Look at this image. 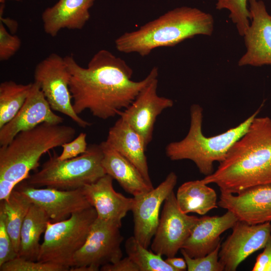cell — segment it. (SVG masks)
Masks as SVG:
<instances>
[{"label": "cell", "instance_id": "cell-9", "mask_svg": "<svg viewBox=\"0 0 271 271\" xmlns=\"http://www.w3.org/2000/svg\"><path fill=\"white\" fill-rule=\"evenodd\" d=\"M34 77L53 110L68 116L81 127L91 125L73 108L70 73L64 57L55 53L49 54L36 66Z\"/></svg>", "mask_w": 271, "mask_h": 271}, {"label": "cell", "instance_id": "cell-37", "mask_svg": "<svg viewBox=\"0 0 271 271\" xmlns=\"http://www.w3.org/2000/svg\"><path fill=\"white\" fill-rule=\"evenodd\" d=\"M0 9V21L3 23H5V26H7L12 33H15L18 28V23L15 20L10 18H4L3 17V12L5 7V3H1Z\"/></svg>", "mask_w": 271, "mask_h": 271}, {"label": "cell", "instance_id": "cell-4", "mask_svg": "<svg viewBox=\"0 0 271 271\" xmlns=\"http://www.w3.org/2000/svg\"><path fill=\"white\" fill-rule=\"evenodd\" d=\"M213 30L214 19L210 14L181 7L124 33L115 40V46L119 52L146 56L156 48L173 47L196 35L211 36Z\"/></svg>", "mask_w": 271, "mask_h": 271}, {"label": "cell", "instance_id": "cell-19", "mask_svg": "<svg viewBox=\"0 0 271 271\" xmlns=\"http://www.w3.org/2000/svg\"><path fill=\"white\" fill-rule=\"evenodd\" d=\"M238 220L229 211L221 216L198 218L181 249L193 258L207 255L221 243L220 235Z\"/></svg>", "mask_w": 271, "mask_h": 271}, {"label": "cell", "instance_id": "cell-18", "mask_svg": "<svg viewBox=\"0 0 271 271\" xmlns=\"http://www.w3.org/2000/svg\"><path fill=\"white\" fill-rule=\"evenodd\" d=\"M113 179L105 174L94 182L84 185L82 191L97 213V218L121 225V220L131 211L133 197L128 198L115 191Z\"/></svg>", "mask_w": 271, "mask_h": 271}, {"label": "cell", "instance_id": "cell-5", "mask_svg": "<svg viewBox=\"0 0 271 271\" xmlns=\"http://www.w3.org/2000/svg\"><path fill=\"white\" fill-rule=\"evenodd\" d=\"M259 109L237 126L221 134L207 137L202 129L203 108L194 104L190 107L188 133L181 141L168 144L166 154L172 161L191 160L200 173L205 176L210 175L214 172V163H219L225 159L232 146L246 132Z\"/></svg>", "mask_w": 271, "mask_h": 271}, {"label": "cell", "instance_id": "cell-38", "mask_svg": "<svg viewBox=\"0 0 271 271\" xmlns=\"http://www.w3.org/2000/svg\"><path fill=\"white\" fill-rule=\"evenodd\" d=\"M267 243L269 245L270 247V263H269V267L268 269V271H271V235L269 237Z\"/></svg>", "mask_w": 271, "mask_h": 271}, {"label": "cell", "instance_id": "cell-33", "mask_svg": "<svg viewBox=\"0 0 271 271\" xmlns=\"http://www.w3.org/2000/svg\"><path fill=\"white\" fill-rule=\"evenodd\" d=\"M61 147L62 151L61 154L58 156V158L60 160L75 158L84 153L88 148L86 134L84 132L80 133L71 141L63 144Z\"/></svg>", "mask_w": 271, "mask_h": 271}, {"label": "cell", "instance_id": "cell-14", "mask_svg": "<svg viewBox=\"0 0 271 271\" xmlns=\"http://www.w3.org/2000/svg\"><path fill=\"white\" fill-rule=\"evenodd\" d=\"M158 77L153 79L119 115L142 137L147 147L152 140L157 117L174 105L171 99L158 94Z\"/></svg>", "mask_w": 271, "mask_h": 271}, {"label": "cell", "instance_id": "cell-28", "mask_svg": "<svg viewBox=\"0 0 271 271\" xmlns=\"http://www.w3.org/2000/svg\"><path fill=\"white\" fill-rule=\"evenodd\" d=\"M247 2L248 0H217L216 4V9L229 11V18L241 36H243L250 25L251 15Z\"/></svg>", "mask_w": 271, "mask_h": 271}, {"label": "cell", "instance_id": "cell-32", "mask_svg": "<svg viewBox=\"0 0 271 271\" xmlns=\"http://www.w3.org/2000/svg\"><path fill=\"white\" fill-rule=\"evenodd\" d=\"M17 257L18 253L7 231L4 213L0 211V266Z\"/></svg>", "mask_w": 271, "mask_h": 271}, {"label": "cell", "instance_id": "cell-39", "mask_svg": "<svg viewBox=\"0 0 271 271\" xmlns=\"http://www.w3.org/2000/svg\"><path fill=\"white\" fill-rule=\"evenodd\" d=\"M7 1H20L21 0H0L1 3H5Z\"/></svg>", "mask_w": 271, "mask_h": 271}, {"label": "cell", "instance_id": "cell-35", "mask_svg": "<svg viewBox=\"0 0 271 271\" xmlns=\"http://www.w3.org/2000/svg\"><path fill=\"white\" fill-rule=\"evenodd\" d=\"M270 261V249L267 243L256 258L252 271H268Z\"/></svg>", "mask_w": 271, "mask_h": 271}, {"label": "cell", "instance_id": "cell-22", "mask_svg": "<svg viewBox=\"0 0 271 271\" xmlns=\"http://www.w3.org/2000/svg\"><path fill=\"white\" fill-rule=\"evenodd\" d=\"M100 145L103 152L102 165L106 174L115 179L126 192L135 197L154 188L130 162L105 141Z\"/></svg>", "mask_w": 271, "mask_h": 271}, {"label": "cell", "instance_id": "cell-21", "mask_svg": "<svg viewBox=\"0 0 271 271\" xmlns=\"http://www.w3.org/2000/svg\"><path fill=\"white\" fill-rule=\"evenodd\" d=\"M105 141L130 162L152 185L145 154L147 147L142 137L128 122L120 117L110 127Z\"/></svg>", "mask_w": 271, "mask_h": 271}, {"label": "cell", "instance_id": "cell-23", "mask_svg": "<svg viewBox=\"0 0 271 271\" xmlns=\"http://www.w3.org/2000/svg\"><path fill=\"white\" fill-rule=\"evenodd\" d=\"M176 198L180 210L185 214L195 213L204 215L218 207L216 192L202 180L182 184L178 189Z\"/></svg>", "mask_w": 271, "mask_h": 271}, {"label": "cell", "instance_id": "cell-36", "mask_svg": "<svg viewBox=\"0 0 271 271\" xmlns=\"http://www.w3.org/2000/svg\"><path fill=\"white\" fill-rule=\"evenodd\" d=\"M165 260L175 271H183L187 269V263L184 257H176L175 256L168 257Z\"/></svg>", "mask_w": 271, "mask_h": 271}, {"label": "cell", "instance_id": "cell-24", "mask_svg": "<svg viewBox=\"0 0 271 271\" xmlns=\"http://www.w3.org/2000/svg\"><path fill=\"white\" fill-rule=\"evenodd\" d=\"M49 221L50 219L45 211L32 204L21 228L18 257L37 261L41 246L40 238Z\"/></svg>", "mask_w": 271, "mask_h": 271}, {"label": "cell", "instance_id": "cell-7", "mask_svg": "<svg viewBox=\"0 0 271 271\" xmlns=\"http://www.w3.org/2000/svg\"><path fill=\"white\" fill-rule=\"evenodd\" d=\"M97 213L93 207L60 221L48 222L37 261L70 268L75 254L82 247Z\"/></svg>", "mask_w": 271, "mask_h": 271}, {"label": "cell", "instance_id": "cell-30", "mask_svg": "<svg viewBox=\"0 0 271 271\" xmlns=\"http://www.w3.org/2000/svg\"><path fill=\"white\" fill-rule=\"evenodd\" d=\"M1 271H67V267L56 264L25 259L19 257L0 266Z\"/></svg>", "mask_w": 271, "mask_h": 271}, {"label": "cell", "instance_id": "cell-6", "mask_svg": "<svg viewBox=\"0 0 271 271\" xmlns=\"http://www.w3.org/2000/svg\"><path fill=\"white\" fill-rule=\"evenodd\" d=\"M102 150L99 144H91L76 157L60 160L54 152L41 169L25 181L35 187H50L62 190L80 189L106 174L102 165Z\"/></svg>", "mask_w": 271, "mask_h": 271}, {"label": "cell", "instance_id": "cell-15", "mask_svg": "<svg viewBox=\"0 0 271 271\" xmlns=\"http://www.w3.org/2000/svg\"><path fill=\"white\" fill-rule=\"evenodd\" d=\"M251 23L243 35L246 51L239 66L271 64V15L261 1L248 0Z\"/></svg>", "mask_w": 271, "mask_h": 271}, {"label": "cell", "instance_id": "cell-25", "mask_svg": "<svg viewBox=\"0 0 271 271\" xmlns=\"http://www.w3.org/2000/svg\"><path fill=\"white\" fill-rule=\"evenodd\" d=\"M31 205L24 195L15 189L7 200L0 201V211L4 213L7 231L17 253L21 228Z\"/></svg>", "mask_w": 271, "mask_h": 271}, {"label": "cell", "instance_id": "cell-27", "mask_svg": "<svg viewBox=\"0 0 271 271\" xmlns=\"http://www.w3.org/2000/svg\"><path fill=\"white\" fill-rule=\"evenodd\" d=\"M125 249L127 256L137 264L140 271H175L162 258V255L148 250L133 236L126 240Z\"/></svg>", "mask_w": 271, "mask_h": 271}, {"label": "cell", "instance_id": "cell-26", "mask_svg": "<svg viewBox=\"0 0 271 271\" xmlns=\"http://www.w3.org/2000/svg\"><path fill=\"white\" fill-rule=\"evenodd\" d=\"M32 84H18L12 80L0 84V128L12 120L20 110Z\"/></svg>", "mask_w": 271, "mask_h": 271}, {"label": "cell", "instance_id": "cell-29", "mask_svg": "<svg viewBox=\"0 0 271 271\" xmlns=\"http://www.w3.org/2000/svg\"><path fill=\"white\" fill-rule=\"evenodd\" d=\"M221 247L219 244L210 253L207 255L196 258L189 256L181 249V252L186 260L188 271H223L224 267L219 259V252Z\"/></svg>", "mask_w": 271, "mask_h": 271}, {"label": "cell", "instance_id": "cell-13", "mask_svg": "<svg viewBox=\"0 0 271 271\" xmlns=\"http://www.w3.org/2000/svg\"><path fill=\"white\" fill-rule=\"evenodd\" d=\"M15 189L32 204L43 210L52 222L65 220L74 213L92 207L81 188L62 190L50 187L35 188L28 185L24 180Z\"/></svg>", "mask_w": 271, "mask_h": 271}, {"label": "cell", "instance_id": "cell-17", "mask_svg": "<svg viewBox=\"0 0 271 271\" xmlns=\"http://www.w3.org/2000/svg\"><path fill=\"white\" fill-rule=\"evenodd\" d=\"M218 205L249 224L271 222V184L248 188L239 193L221 192Z\"/></svg>", "mask_w": 271, "mask_h": 271}, {"label": "cell", "instance_id": "cell-1", "mask_svg": "<svg viewBox=\"0 0 271 271\" xmlns=\"http://www.w3.org/2000/svg\"><path fill=\"white\" fill-rule=\"evenodd\" d=\"M64 59L70 73L69 88L75 112L79 115L87 109L102 119L119 115L158 76V69L154 67L144 79L133 81L131 68L105 49L96 52L86 68L72 55Z\"/></svg>", "mask_w": 271, "mask_h": 271}, {"label": "cell", "instance_id": "cell-12", "mask_svg": "<svg viewBox=\"0 0 271 271\" xmlns=\"http://www.w3.org/2000/svg\"><path fill=\"white\" fill-rule=\"evenodd\" d=\"M177 176L170 172L156 188L133 197L131 209L133 216V236L143 246L148 248L156 231L160 211L165 200L173 191Z\"/></svg>", "mask_w": 271, "mask_h": 271}, {"label": "cell", "instance_id": "cell-10", "mask_svg": "<svg viewBox=\"0 0 271 271\" xmlns=\"http://www.w3.org/2000/svg\"><path fill=\"white\" fill-rule=\"evenodd\" d=\"M198 217L182 212L172 191L164 202L159 224L151 244L154 252L175 256L190 235Z\"/></svg>", "mask_w": 271, "mask_h": 271}, {"label": "cell", "instance_id": "cell-2", "mask_svg": "<svg viewBox=\"0 0 271 271\" xmlns=\"http://www.w3.org/2000/svg\"><path fill=\"white\" fill-rule=\"evenodd\" d=\"M202 181L216 184L221 192L234 194L271 184V119L255 117L217 170Z\"/></svg>", "mask_w": 271, "mask_h": 271}, {"label": "cell", "instance_id": "cell-16", "mask_svg": "<svg viewBox=\"0 0 271 271\" xmlns=\"http://www.w3.org/2000/svg\"><path fill=\"white\" fill-rule=\"evenodd\" d=\"M63 118L53 112L39 85L35 82L24 104L15 117L0 128V146L9 143L19 132L43 123L61 124Z\"/></svg>", "mask_w": 271, "mask_h": 271}, {"label": "cell", "instance_id": "cell-20", "mask_svg": "<svg viewBox=\"0 0 271 271\" xmlns=\"http://www.w3.org/2000/svg\"><path fill=\"white\" fill-rule=\"evenodd\" d=\"M95 0H59L47 8L41 19L44 32L56 36L64 29L81 30L89 20V10Z\"/></svg>", "mask_w": 271, "mask_h": 271}, {"label": "cell", "instance_id": "cell-34", "mask_svg": "<svg viewBox=\"0 0 271 271\" xmlns=\"http://www.w3.org/2000/svg\"><path fill=\"white\" fill-rule=\"evenodd\" d=\"M101 271H140L137 264L127 256L117 261L105 264L100 268Z\"/></svg>", "mask_w": 271, "mask_h": 271}, {"label": "cell", "instance_id": "cell-8", "mask_svg": "<svg viewBox=\"0 0 271 271\" xmlns=\"http://www.w3.org/2000/svg\"><path fill=\"white\" fill-rule=\"evenodd\" d=\"M121 226L96 218L84 244L73 256L70 270L97 271L121 259Z\"/></svg>", "mask_w": 271, "mask_h": 271}, {"label": "cell", "instance_id": "cell-11", "mask_svg": "<svg viewBox=\"0 0 271 271\" xmlns=\"http://www.w3.org/2000/svg\"><path fill=\"white\" fill-rule=\"evenodd\" d=\"M232 229L219 252V261L226 271L236 270L246 258L263 248L271 235L270 222L249 224L238 220Z\"/></svg>", "mask_w": 271, "mask_h": 271}, {"label": "cell", "instance_id": "cell-31", "mask_svg": "<svg viewBox=\"0 0 271 271\" xmlns=\"http://www.w3.org/2000/svg\"><path fill=\"white\" fill-rule=\"evenodd\" d=\"M21 46L20 38L9 33L0 21V60L4 61L10 59L19 51Z\"/></svg>", "mask_w": 271, "mask_h": 271}, {"label": "cell", "instance_id": "cell-3", "mask_svg": "<svg viewBox=\"0 0 271 271\" xmlns=\"http://www.w3.org/2000/svg\"><path fill=\"white\" fill-rule=\"evenodd\" d=\"M71 126L42 123L18 133L0 148V201L7 200L16 186L39 166L41 157L75 138Z\"/></svg>", "mask_w": 271, "mask_h": 271}]
</instances>
